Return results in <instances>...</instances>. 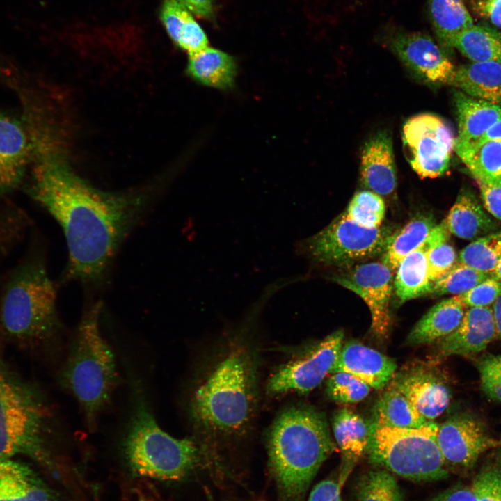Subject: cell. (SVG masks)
<instances>
[{"instance_id":"cell-1","label":"cell","mask_w":501,"mask_h":501,"mask_svg":"<svg viewBox=\"0 0 501 501\" xmlns=\"http://www.w3.org/2000/svg\"><path fill=\"white\" fill-rule=\"evenodd\" d=\"M26 190L61 225L68 248V276L84 282L104 276L144 207L140 196L93 187L54 154L40 159Z\"/></svg>"},{"instance_id":"cell-2","label":"cell","mask_w":501,"mask_h":501,"mask_svg":"<svg viewBox=\"0 0 501 501\" xmlns=\"http://www.w3.org/2000/svg\"><path fill=\"white\" fill-rule=\"evenodd\" d=\"M56 295L33 237L19 261L0 273V331L5 341L28 349L51 337L59 326Z\"/></svg>"},{"instance_id":"cell-3","label":"cell","mask_w":501,"mask_h":501,"mask_svg":"<svg viewBox=\"0 0 501 501\" xmlns=\"http://www.w3.org/2000/svg\"><path fill=\"white\" fill-rule=\"evenodd\" d=\"M269 464L282 493L303 496L323 463L335 450L326 418L305 406L286 408L269 435Z\"/></svg>"},{"instance_id":"cell-4","label":"cell","mask_w":501,"mask_h":501,"mask_svg":"<svg viewBox=\"0 0 501 501\" xmlns=\"http://www.w3.org/2000/svg\"><path fill=\"white\" fill-rule=\"evenodd\" d=\"M257 397L255 357L244 344H233L196 388L191 414L200 426L210 431L239 433L251 421Z\"/></svg>"},{"instance_id":"cell-5","label":"cell","mask_w":501,"mask_h":501,"mask_svg":"<svg viewBox=\"0 0 501 501\" xmlns=\"http://www.w3.org/2000/svg\"><path fill=\"white\" fill-rule=\"evenodd\" d=\"M101 308L96 303L84 312L61 373L62 384L79 404L90 429L95 428L118 379L115 356L100 331Z\"/></svg>"},{"instance_id":"cell-6","label":"cell","mask_w":501,"mask_h":501,"mask_svg":"<svg viewBox=\"0 0 501 501\" xmlns=\"http://www.w3.org/2000/svg\"><path fill=\"white\" fill-rule=\"evenodd\" d=\"M0 331V458L25 455L50 463L45 436L49 411L44 400L8 362Z\"/></svg>"},{"instance_id":"cell-7","label":"cell","mask_w":501,"mask_h":501,"mask_svg":"<svg viewBox=\"0 0 501 501\" xmlns=\"http://www.w3.org/2000/svg\"><path fill=\"white\" fill-rule=\"evenodd\" d=\"M137 394L124 439L130 468L140 476L162 480L184 477L199 459L197 444L176 438L157 423L145 399Z\"/></svg>"},{"instance_id":"cell-8","label":"cell","mask_w":501,"mask_h":501,"mask_svg":"<svg viewBox=\"0 0 501 501\" xmlns=\"http://www.w3.org/2000/svg\"><path fill=\"white\" fill-rule=\"evenodd\" d=\"M366 454L371 463L414 482L445 479L448 470L437 443L438 424L397 428L372 422Z\"/></svg>"},{"instance_id":"cell-9","label":"cell","mask_w":501,"mask_h":501,"mask_svg":"<svg viewBox=\"0 0 501 501\" xmlns=\"http://www.w3.org/2000/svg\"><path fill=\"white\" fill-rule=\"evenodd\" d=\"M394 234L388 227H363L343 212L301 246L316 262L342 266L384 253Z\"/></svg>"},{"instance_id":"cell-10","label":"cell","mask_w":501,"mask_h":501,"mask_svg":"<svg viewBox=\"0 0 501 501\" xmlns=\"http://www.w3.org/2000/svg\"><path fill=\"white\" fill-rule=\"evenodd\" d=\"M403 142L413 170L422 178H436L450 166L454 138L450 126L432 113L410 118L403 127Z\"/></svg>"},{"instance_id":"cell-11","label":"cell","mask_w":501,"mask_h":501,"mask_svg":"<svg viewBox=\"0 0 501 501\" xmlns=\"http://www.w3.org/2000/svg\"><path fill=\"white\" fill-rule=\"evenodd\" d=\"M344 331L327 335L307 351L280 365L269 377L267 392L271 395L287 392L305 394L331 373L343 344Z\"/></svg>"},{"instance_id":"cell-12","label":"cell","mask_w":501,"mask_h":501,"mask_svg":"<svg viewBox=\"0 0 501 501\" xmlns=\"http://www.w3.org/2000/svg\"><path fill=\"white\" fill-rule=\"evenodd\" d=\"M437 443L446 466L469 468L487 450L501 447L484 424L468 413L450 417L438 424Z\"/></svg>"},{"instance_id":"cell-13","label":"cell","mask_w":501,"mask_h":501,"mask_svg":"<svg viewBox=\"0 0 501 501\" xmlns=\"http://www.w3.org/2000/svg\"><path fill=\"white\" fill-rule=\"evenodd\" d=\"M334 280L363 299L371 313L373 333L378 337H385L391 324L390 302L394 286L393 271L383 262H369L357 265Z\"/></svg>"},{"instance_id":"cell-14","label":"cell","mask_w":501,"mask_h":501,"mask_svg":"<svg viewBox=\"0 0 501 501\" xmlns=\"http://www.w3.org/2000/svg\"><path fill=\"white\" fill-rule=\"evenodd\" d=\"M388 28L390 47L418 77L429 84H451L456 68L429 35Z\"/></svg>"},{"instance_id":"cell-15","label":"cell","mask_w":501,"mask_h":501,"mask_svg":"<svg viewBox=\"0 0 501 501\" xmlns=\"http://www.w3.org/2000/svg\"><path fill=\"white\" fill-rule=\"evenodd\" d=\"M30 145L25 129L17 119L0 113V210L10 205L3 200L22 183Z\"/></svg>"},{"instance_id":"cell-16","label":"cell","mask_w":501,"mask_h":501,"mask_svg":"<svg viewBox=\"0 0 501 501\" xmlns=\"http://www.w3.org/2000/svg\"><path fill=\"white\" fill-rule=\"evenodd\" d=\"M397 365L394 360L356 341L342 344L331 370L351 374L371 388L380 390L394 377Z\"/></svg>"},{"instance_id":"cell-17","label":"cell","mask_w":501,"mask_h":501,"mask_svg":"<svg viewBox=\"0 0 501 501\" xmlns=\"http://www.w3.org/2000/svg\"><path fill=\"white\" fill-rule=\"evenodd\" d=\"M497 337V328L491 307H470L459 327L440 340L443 356L478 353Z\"/></svg>"},{"instance_id":"cell-18","label":"cell","mask_w":501,"mask_h":501,"mask_svg":"<svg viewBox=\"0 0 501 501\" xmlns=\"http://www.w3.org/2000/svg\"><path fill=\"white\" fill-rule=\"evenodd\" d=\"M392 387L400 392L427 420L433 421L447 408L450 392L437 376L413 369L397 376Z\"/></svg>"},{"instance_id":"cell-19","label":"cell","mask_w":501,"mask_h":501,"mask_svg":"<svg viewBox=\"0 0 501 501\" xmlns=\"http://www.w3.org/2000/svg\"><path fill=\"white\" fill-rule=\"evenodd\" d=\"M363 184L380 196H388L397 185L392 143L389 134L379 132L364 144L360 161Z\"/></svg>"},{"instance_id":"cell-20","label":"cell","mask_w":501,"mask_h":501,"mask_svg":"<svg viewBox=\"0 0 501 501\" xmlns=\"http://www.w3.org/2000/svg\"><path fill=\"white\" fill-rule=\"evenodd\" d=\"M332 428L342 456L340 478L344 483L354 466L366 454L372 425L352 410L343 408L334 413Z\"/></svg>"},{"instance_id":"cell-21","label":"cell","mask_w":501,"mask_h":501,"mask_svg":"<svg viewBox=\"0 0 501 501\" xmlns=\"http://www.w3.org/2000/svg\"><path fill=\"white\" fill-rule=\"evenodd\" d=\"M449 232L460 239L475 240L497 230L498 224L468 189L461 190L444 220Z\"/></svg>"},{"instance_id":"cell-22","label":"cell","mask_w":501,"mask_h":501,"mask_svg":"<svg viewBox=\"0 0 501 501\" xmlns=\"http://www.w3.org/2000/svg\"><path fill=\"white\" fill-rule=\"evenodd\" d=\"M458 121L454 147L473 143L501 119V106L470 97L461 91L454 94Z\"/></svg>"},{"instance_id":"cell-23","label":"cell","mask_w":501,"mask_h":501,"mask_svg":"<svg viewBox=\"0 0 501 501\" xmlns=\"http://www.w3.org/2000/svg\"><path fill=\"white\" fill-rule=\"evenodd\" d=\"M466 307L456 295L438 302L415 325L407 337V342L419 345L446 337L460 325Z\"/></svg>"},{"instance_id":"cell-24","label":"cell","mask_w":501,"mask_h":501,"mask_svg":"<svg viewBox=\"0 0 501 501\" xmlns=\"http://www.w3.org/2000/svg\"><path fill=\"white\" fill-rule=\"evenodd\" d=\"M186 72L189 77L202 85L228 90L234 86L237 67L232 56L207 47L189 54Z\"/></svg>"},{"instance_id":"cell-25","label":"cell","mask_w":501,"mask_h":501,"mask_svg":"<svg viewBox=\"0 0 501 501\" xmlns=\"http://www.w3.org/2000/svg\"><path fill=\"white\" fill-rule=\"evenodd\" d=\"M451 85L466 95L501 106V63L472 62L456 68Z\"/></svg>"},{"instance_id":"cell-26","label":"cell","mask_w":501,"mask_h":501,"mask_svg":"<svg viewBox=\"0 0 501 501\" xmlns=\"http://www.w3.org/2000/svg\"><path fill=\"white\" fill-rule=\"evenodd\" d=\"M0 501H49V493L29 467L0 458Z\"/></svg>"},{"instance_id":"cell-27","label":"cell","mask_w":501,"mask_h":501,"mask_svg":"<svg viewBox=\"0 0 501 501\" xmlns=\"http://www.w3.org/2000/svg\"><path fill=\"white\" fill-rule=\"evenodd\" d=\"M161 18L171 39L189 54L208 47V40L189 10L176 0H164Z\"/></svg>"},{"instance_id":"cell-28","label":"cell","mask_w":501,"mask_h":501,"mask_svg":"<svg viewBox=\"0 0 501 501\" xmlns=\"http://www.w3.org/2000/svg\"><path fill=\"white\" fill-rule=\"evenodd\" d=\"M393 285L400 303L431 294L433 283L429 279L424 243L399 263Z\"/></svg>"},{"instance_id":"cell-29","label":"cell","mask_w":501,"mask_h":501,"mask_svg":"<svg viewBox=\"0 0 501 501\" xmlns=\"http://www.w3.org/2000/svg\"><path fill=\"white\" fill-rule=\"evenodd\" d=\"M429 18L441 46L452 48L456 37L473 25L463 0H427Z\"/></svg>"},{"instance_id":"cell-30","label":"cell","mask_w":501,"mask_h":501,"mask_svg":"<svg viewBox=\"0 0 501 501\" xmlns=\"http://www.w3.org/2000/svg\"><path fill=\"white\" fill-rule=\"evenodd\" d=\"M434 217L429 214L418 215L400 230L395 232L383 253L382 262L393 272L402 260L422 246L436 225Z\"/></svg>"},{"instance_id":"cell-31","label":"cell","mask_w":501,"mask_h":501,"mask_svg":"<svg viewBox=\"0 0 501 501\" xmlns=\"http://www.w3.org/2000/svg\"><path fill=\"white\" fill-rule=\"evenodd\" d=\"M374 422L397 428H420L431 421L424 418L400 392L390 386L374 407Z\"/></svg>"},{"instance_id":"cell-32","label":"cell","mask_w":501,"mask_h":501,"mask_svg":"<svg viewBox=\"0 0 501 501\" xmlns=\"http://www.w3.org/2000/svg\"><path fill=\"white\" fill-rule=\"evenodd\" d=\"M452 47L472 62L501 63V33L488 26L473 24L456 37Z\"/></svg>"},{"instance_id":"cell-33","label":"cell","mask_w":501,"mask_h":501,"mask_svg":"<svg viewBox=\"0 0 501 501\" xmlns=\"http://www.w3.org/2000/svg\"><path fill=\"white\" fill-rule=\"evenodd\" d=\"M477 182L501 186V141L456 152Z\"/></svg>"},{"instance_id":"cell-34","label":"cell","mask_w":501,"mask_h":501,"mask_svg":"<svg viewBox=\"0 0 501 501\" xmlns=\"http://www.w3.org/2000/svg\"><path fill=\"white\" fill-rule=\"evenodd\" d=\"M501 258V230L473 240L461 250L457 262L491 274Z\"/></svg>"},{"instance_id":"cell-35","label":"cell","mask_w":501,"mask_h":501,"mask_svg":"<svg viewBox=\"0 0 501 501\" xmlns=\"http://www.w3.org/2000/svg\"><path fill=\"white\" fill-rule=\"evenodd\" d=\"M356 495V501H404L395 477L383 469L364 474L357 484Z\"/></svg>"},{"instance_id":"cell-36","label":"cell","mask_w":501,"mask_h":501,"mask_svg":"<svg viewBox=\"0 0 501 501\" xmlns=\"http://www.w3.org/2000/svg\"><path fill=\"white\" fill-rule=\"evenodd\" d=\"M345 212L358 225L374 228L381 226L385 206L380 195L372 191H361L353 196Z\"/></svg>"},{"instance_id":"cell-37","label":"cell","mask_w":501,"mask_h":501,"mask_svg":"<svg viewBox=\"0 0 501 501\" xmlns=\"http://www.w3.org/2000/svg\"><path fill=\"white\" fill-rule=\"evenodd\" d=\"M489 276L491 274L479 271L456 261L445 274L433 283L431 294L437 296L459 295L468 291Z\"/></svg>"},{"instance_id":"cell-38","label":"cell","mask_w":501,"mask_h":501,"mask_svg":"<svg viewBox=\"0 0 501 501\" xmlns=\"http://www.w3.org/2000/svg\"><path fill=\"white\" fill-rule=\"evenodd\" d=\"M371 388L350 374L334 372L326 382L328 397L340 404H354L363 400Z\"/></svg>"},{"instance_id":"cell-39","label":"cell","mask_w":501,"mask_h":501,"mask_svg":"<svg viewBox=\"0 0 501 501\" xmlns=\"http://www.w3.org/2000/svg\"><path fill=\"white\" fill-rule=\"evenodd\" d=\"M471 488L476 501H501V467L484 466L473 479Z\"/></svg>"},{"instance_id":"cell-40","label":"cell","mask_w":501,"mask_h":501,"mask_svg":"<svg viewBox=\"0 0 501 501\" xmlns=\"http://www.w3.org/2000/svg\"><path fill=\"white\" fill-rule=\"evenodd\" d=\"M456 296L468 308L491 307L501 296V280L491 274L468 291Z\"/></svg>"},{"instance_id":"cell-41","label":"cell","mask_w":501,"mask_h":501,"mask_svg":"<svg viewBox=\"0 0 501 501\" xmlns=\"http://www.w3.org/2000/svg\"><path fill=\"white\" fill-rule=\"evenodd\" d=\"M448 241L427 246V258L429 279L432 283L445 274L456 262L457 257L453 246Z\"/></svg>"},{"instance_id":"cell-42","label":"cell","mask_w":501,"mask_h":501,"mask_svg":"<svg viewBox=\"0 0 501 501\" xmlns=\"http://www.w3.org/2000/svg\"><path fill=\"white\" fill-rule=\"evenodd\" d=\"M482 390L490 398L501 403V355H488L478 363Z\"/></svg>"},{"instance_id":"cell-43","label":"cell","mask_w":501,"mask_h":501,"mask_svg":"<svg viewBox=\"0 0 501 501\" xmlns=\"http://www.w3.org/2000/svg\"><path fill=\"white\" fill-rule=\"evenodd\" d=\"M342 484L340 478L325 479L314 486L308 501H342L340 493Z\"/></svg>"},{"instance_id":"cell-44","label":"cell","mask_w":501,"mask_h":501,"mask_svg":"<svg viewBox=\"0 0 501 501\" xmlns=\"http://www.w3.org/2000/svg\"><path fill=\"white\" fill-rule=\"evenodd\" d=\"M477 183L483 206L492 216L501 221V186Z\"/></svg>"},{"instance_id":"cell-45","label":"cell","mask_w":501,"mask_h":501,"mask_svg":"<svg viewBox=\"0 0 501 501\" xmlns=\"http://www.w3.org/2000/svg\"><path fill=\"white\" fill-rule=\"evenodd\" d=\"M470 4L479 16L501 28V0H472Z\"/></svg>"},{"instance_id":"cell-46","label":"cell","mask_w":501,"mask_h":501,"mask_svg":"<svg viewBox=\"0 0 501 501\" xmlns=\"http://www.w3.org/2000/svg\"><path fill=\"white\" fill-rule=\"evenodd\" d=\"M429 501H476L471 486L456 485L444 491Z\"/></svg>"},{"instance_id":"cell-47","label":"cell","mask_w":501,"mask_h":501,"mask_svg":"<svg viewBox=\"0 0 501 501\" xmlns=\"http://www.w3.org/2000/svg\"><path fill=\"white\" fill-rule=\"evenodd\" d=\"M195 15L209 18L213 14L212 0H176Z\"/></svg>"},{"instance_id":"cell-48","label":"cell","mask_w":501,"mask_h":501,"mask_svg":"<svg viewBox=\"0 0 501 501\" xmlns=\"http://www.w3.org/2000/svg\"><path fill=\"white\" fill-rule=\"evenodd\" d=\"M489 141H501V119L493 124L481 137L466 145L454 147L455 152L474 148Z\"/></svg>"},{"instance_id":"cell-49","label":"cell","mask_w":501,"mask_h":501,"mask_svg":"<svg viewBox=\"0 0 501 501\" xmlns=\"http://www.w3.org/2000/svg\"><path fill=\"white\" fill-rule=\"evenodd\" d=\"M497 328V337L501 340V296L492 305Z\"/></svg>"},{"instance_id":"cell-50","label":"cell","mask_w":501,"mask_h":501,"mask_svg":"<svg viewBox=\"0 0 501 501\" xmlns=\"http://www.w3.org/2000/svg\"><path fill=\"white\" fill-rule=\"evenodd\" d=\"M493 276H495L498 279L501 280V258L495 269L493 273H492Z\"/></svg>"},{"instance_id":"cell-51","label":"cell","mask_w":501,"mask_h":501,"mask_svg":"<svg viewBox=\"0 0 501 501\" xmlns=\"http://www.w3.org/2000/svg\"><path fill=\"white\" fill-rule=\"evenodd\" d=\"M500 450L498 453V464L501 467V447H499Z\"/></svg>"}]
</instances>
